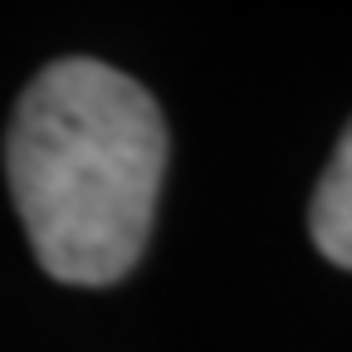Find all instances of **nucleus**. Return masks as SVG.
Wrapping results in <instances>:
<instances>
[{
    "mask_svg": "<svg viewBox=\"0 0 352 352\" xmlns=\"http://www.w3.org/2000/svg\"><path fill=\"white\" fill-rule=\"evenodd\" d=\"M308 230H314V245L323 250V259L352 270V122H347L342 142H338V152L323 171L318 191H314Z\"/></svg>",
    "mask_w": 352,
    "mask_h": 352,
    "instance_id": "nucleus-2",
    "label": "nucleus"
},
{
    "mask_svg": "<svg viewBox=\"0 0 352 352\" xmlns=\"http://www.w3.org/2000/svg\"><path fill=\"white\" fill-rule=\"evenodd\" d=\"M6 171L44 274L118 284L152 235L166 171L162 108L98 59H54L20 94Z\"/></svg>",
    "mask_w": 352,
    "mask_h": 352,
    "instance_id": "nucleus-1",
    "label": "nucleus"
}]
</instances>
